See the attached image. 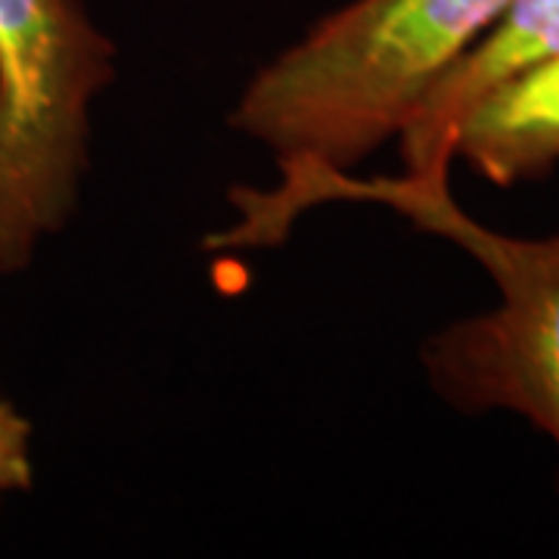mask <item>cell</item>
Listing matches in <instances>:
<instances>
[{"label":"cell","mask_w":559,"mask_h":559,"mask_svg":"<svg viewBox=\"0 0 559 559\" xmlns=\"http://www.w3.org/2000/svg\"><path fill=\"white\" fill-rule=\"evenodd\" d=\"M510 0H352L264 62L230 128L280 175L352 171L399 140L432 84L500 20Z\"/></svg>","instance_id":"7a4b0ae2"},{"label":"cell","mask_w":559,"mask_h":559,"mask_svg":"<svg viewBox=\"0 0 559 559\" xmlns=\"http://www.w3.org/2000/svg\"><path fill=\"white\" fill-rule=\"evenodd\" d=\"M559 57V0H510L500 20L460 57L401 128L404 175L448 178L466 112L500 84Z\"/></svg>","instance_id":"277c9868"},{"label":"cell","mask_w":559,"mask_h":559,"mask_svg":"<svg viewBox=\"0 0 559 559\" xmlns=\"http://www.w3.org/2000/svg\"><path fill=\"white\" fill-rule=\"evenodd\" d=\"M323 202L382 205L479 264L498 289V305L426 342V377L448 404L466 414L510 411L559 451V234L544 240L498 234L460 209L448 178H358L311 168L280 175L267 190H234L237 221L209 242L215 249H271Z\"/></svg>","instance_id":"6da1fadb"},{"label":"cell","mask_w":559,"mask_h":559,"mask_svg":"<svg viewBox=\"0 0 559 559\" xmlns=\"http://www.w3.org/2000/svg\"><path fill=\"white\" fill-rule=\"evenodd\" d=\"M451 153L498 187L547 178L559 165V57L481 97L460 121Z\"/></svg>","instance_id":"5b68a950"},{"label":"cell","mask_w":559,"mask_h":559,"mask_svg":"<svg viewBox=\"0 0 559 559\" xmlns=\"http://www.w3.org/2000/svg\"><path fill=\"white\" fill-rule=\"evenodd\" d=\"M32 419L0 392V507L35 485Z\"/></svg>","instance_id":"8992f818"},{"label":"cell","mask_w":559,"mask_h":559,"mask_svg":"<svg viewBox=\"0 0 559 559\" xmlns=\"http://www.w3.org/2000/svg\"><path fill=\"white\" fill-rule=\"evenodd\" d=\"M116 57L81 0H0V277L28 271L75 215Z\"/></svg>","instance_id":"3957f363"}]
</instances>
